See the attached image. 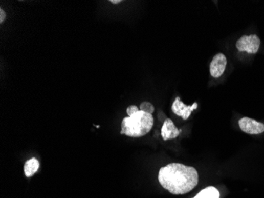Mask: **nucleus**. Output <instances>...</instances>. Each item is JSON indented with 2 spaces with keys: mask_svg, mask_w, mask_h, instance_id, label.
I'll return each mask as SVG.
<instances>
[{
  "mask_svg": "<svg viewBox=\"0 0 264 198\" xmlns=\"http://www.w3.org/2000/svg\"><path fill=\"white\" fill-rule=\"evenodd\" d=\"M158 181L172 194H185L198 185L199 174L195 167L173 163L160 169Z\"/></svg>",
  "mask_w": 264,
  "mask_h": 198,
  "instance_id": "f257e3e1",
  "label": "nucleus"
},
{
  "mask_svg": "<svg viewBox=\"0 0 264 198\" xmlns=\"http://www.w3.org/2000/svg\"><path fill=\"white\" fill-rule=\"evenodd\" d=\"M153 123L155 120L152 114L139 110L132 116L123 119L120 134L130 137H142L150 132Z\"/></svg>",
  "mask_w": 264,
  "mask_h": 198,
  "instance_id": "f03ea898",
  "label": "nucleus"
},
{
  "mask_svg": "<svg viewBox=\"0 0 264 198\" xmlns=\"http://www.w3.org/2000/svg\"><path fill=\"white\" fill-rule=\"evenodd\" d=\"M260 46V39L257 35L251 34L242 36L236 43L239 52H246L249 54H256Z\"/></svg>",
  "mask_w": 264,
  "mask_h": 198,
  "instance_id": "7ed1b4c3",
  "label": "nucleus"
},
{
  "mask_svg": "<svg viewBox=\"0 0 264 198\" xmlns=\"http://www.w3.org/2000/svg\"><path fill=\"white\" fill-rule=\"evenodd\" d=\"M240 129L250 135H259L264 132V124L249 117H243L238 122Z\"/></svg>",
  "mask_w": 264,
  "mask_h": 198,
  "instance_id": "20e7f679",
  "label": "nucleus"
},
{
  "mask_svg": "<svg viewBox=\"0 0 264 198\" xmlns=\"http://www.w3.org/2000/svg\"><path fill=\"white\" fill-rule=\"evenodd\" d=\"M227 65V59L222 52L216 54L210 62V72L213 78H220L225 72Z\"/></svg>",
  "mask_w": 264,
  "mask_h": 198,
  "instance_id": "39448f33",
  "label": "nucleus"
},
{
  "mask_svg": "<svg viewBox=\"0 0 264 198\" xmlns=\"http://www.w3.org/2000/svg\"><path fill=\"white\" fill-rule=\"evenodd\" d=\"M198 108V103H193L192 106H186L179 97H175L172 106V110L175 115L181 116L184 120L189 118L191 113Z\"/></svg>",
  "mask_w": 264,
  "mask_h": 198,
  "instance_id": "423d86ee",
  "label": "nucleus"
},
{
  "mask_svg": "<svg viewBox=\"0 0 264 198\" xmlns=\"http://www.w3.org/2000/svg\"><path fill=\"white\" fill-rule=\"evenodd\" d=\"M181 129H178L174 125L173 122L171 119H165L162 127V137L164 141L175 139L179 136L181 132Z\"/></svg>",
  "mask_w": 264,
  "mask_h": 198,
  "instance_id": "0eeeda50",
  "label": "nucleus"
},
{
  "mask_svg": "<svg viewBox=\"0 0 264 198\" xmlns=\"http://www.w3.org/2000/svg\"><path fill=\"white\" fill-rule=\"evenodd\" d=\"M40 167L38 160L36 158H32L26 162L24 165L25 175L27 177H32L37 172Z\"/></svg>",
  "mask_w": 264,
  "mask_h": 198,
  "instance_id": "6e6552de",
  "label": "nucleus"
},
{
  "mask_svg": "<svg viewBox=\"0 0 264 198\" xmlns=\"http://www.w3.org/2000/svg\"><path fill=\"white\" fill-rule=\"evenodd\" d=\"M192 198H220V193L214 186H208Z\"/></svg>",
  "mask_w": 264,
  "mask_h": 198,
  "instance_id": "1a4fd4ad",
  "label": "nucleus"
},
{
  "mask_svg": "<svg viewBox=\"0 0 264 198\" xmlns=\"http://www.w3.org/2000/svg\"><path fill=\"white\" fill-rule=\"evenodd\" d=\"M139 110H140L141 111L145 112V113L152 114V113L155 112V106H153V104H151L150 103L144 102V103H141Z\"/></svg>",
  "mask_w": 264,
  "mask_h": 198,
  "instance_id": "9d476101",
  "label": "nucleus"
},
{
  "mask_svg": "<svg viewBox=\"0 0 264 198\" xmlns=\"http://www.w3.org/2000/svg\"><path fill=\"white\" fill-rule=\"evenodd\" d=\"M139 111V108H138V106H135V105L129 106L127 109V113L129 116H132V115L135 114V113Z\"/></svg>",
  "mask_w": 264,
  "mask_h": 198,
  "instance_id": "9b49d317",
  "label": "nucleus"
},
{
  "mask_svg": "<svg viewBox=\"0 0 264 198\" xmlns=\"http://www.w3.org/2000/svg\"><path fill=\"white\" fill-rule=\"evenodd\" d=\"M6 18L5 11L2 8L0 9V23H3Z\"/></svg>",
  "mask_w": 264,
  "mask_h": 198,
  "instance_id": "f8f14e48",
  "label": "nucleus"
},
{
  "mask_svg": "<svg viewBox=\"0 0 264 198\" xmlns=\"http://www.w3.org/2000/svg\"><path fill=\"white\" fill-rule=\"evenodd\" d=\"M121 2V0H111V1H110V3H112L113 4H118Z\"/></svg>",
  "mask_w": 264,
  "mask_h": 198,
  "instance_id": "ddd939ff",
  "label": "nucleus"
}]
</instances>
